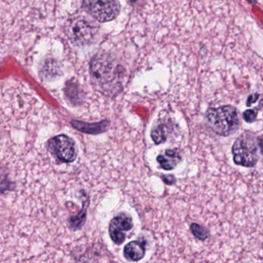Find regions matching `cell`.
<instances>
[{"mask_svg":"<svg viewBox=\"0 0 263 263\" xmlns=\"http://www.w3.org/2000/svg\"><path fill=\"white\" fill-rule=\"evenodd\" d=\"M50 153L64 163L73 162L77 158L74 141L67 135H58L48 141Z\"/></svg>","mask_w":263,"mask_h":263,"instance_id":"6","label":"cell"},{"mask_svg":"<svg viewBox=\"0 0 263 263\" xmlns=\"http://www.w3.org/2000/svg\"><path fill=\"white\" fill-rule=\"evenodd\" d=\"M89 203H90V200H89L88 195L85 192V199L83 200V207L81 212H79L78 215H73L69 218V227L71 230L74 231V232L75 231L80 230L85 224Z\"/></svg>","mask_w":263,"mask_h":263,"instance_id":"11","label":"cell"},{"mask_svg":"<svg viewBox=\"0 0 263 263\" xmlns=\"http://www.w3.org/2000/svg\"><path fill=\"white\" fill-rule=\"evenodd\" d=\"M72 126L80 132L89 135H98L105 132L109 127V122L107 121L98 123H85L83 121H72Z\"/></svg>","mask_w":263,"mask_h":263,"instance_id":"9","label":"cell"},{"mask_svg":"<svg viewBox=\"0 0 263 263\" xmlns=\"http://www.w3.org/2000/svg\"><path fill=\"white\" fill-rule=\"evenodd\" d=\"M161 178H162L163 181L168 185H172L176 182V179L173 175H163Z\"/></svg>","mask_w":263,"mask_h":263,"instance_id":"15","label":"cell"},{"mask_svg":"<svg viewBox=\"0 0 263 263\" xmlns=\"http://www.w3.org/2000/svg\"><path fill=\"white\" fill-rule=\"evenodd\" d=\"M259 147L261 149V154L263 155V138L259 140Z\"/></svg>","mask_w":263,"mask_h":263,"instance_id":"17","label":"cell"},{"mask_svg":"<svg viewBox=\"0 0 263 263\" xmlns=\"http://www.w3.org/2000/svg\"><path fill=\"white\" fill-rule=\"evenodd\" d=\"M258 111L255 109L246 110L243 114V118L247 123H252L256 120Z\"/></svg>","mask_w":263,"mask_h":263,"instance_id":"14","label":"cell"},{"mask_svg":"<svg viewBox=\"0 0 263 263\" xmlns=\"http://www.w3.org/2000/svg\"><path fill=\"white\" fill-rule=\"evenodd\" d=\"M209 127L220 136H229L235 133L240 125L238 110L231 105L209 108L206 113Z\"/></svg>","mask_w":263,"mask_h":263,"instance_id":"2","label":"cell"},{"mask_svg":"<svg viewBox=\"0 0 263 263\" xmlns=\"http://www.w3.org/2000/svg\"><path fill=\"white\" fill-rule=\"evenodd\" d=\"M146 241L140 239L127 243L124 249V256L130 261H138L145 255Z\"/></svg>","mask_w":263,"mask_h":263,"instance_id":"8","label":"cell"},{"mask_svg":"<svg viewBox=\"0 0 263 263\" xmlns=\"http://www.w3.org/2000/svg\"><path fill=\"white\" fill-rule=\"evenodd\" d=\"M83 7L99 22H108L118 16L121 6L117 1H84Z\"/></svg>","mask_w":263,"mask_h":263,"instance_id":"5","label":"cell"},{"mask_svg":"<svg viewBox=\"0 0 263 263\" xmlns=\"http://www.w3.org/2000/svg\"><path fill=\"white\" fill-rule=\"evenodd\" d=\"M258 97H259V95H258V93H254V95H250L247 101V106H250L251 104L255 103L258 100Z\"/></svg>","mask_w":263,"mask_h":263,"instance_id":"16","label":"cell"},{"mask_svg":"<svg viewBox=\"0 0 263 263\" xmlns=\"http://www.w3.org/2000/svg\"><path fill=\"white\" fill-rule=\"evenodd\" d=\"M181 161V155L176 150H166L164 154L158 155L157 158V161L161 168L165 171L173 170Z\"/></svg>","mask_w":263,"mask_h":263,"instance_id":"10","label":"cell"},{"mask_svg":"<svg viewBox=\"0 0 263 263\" xmlns=\"http://www.w3.org/2000/svg\"><path fill=\"white\" fill-rule=\"evenodd\" d=\"M65 33L73 44L84 45L91 42L98 33L96 24L84 18H74L67 21Z\"/></svg>","mask_w":263,"mask_h":263,"instance_id":"4","label":"cell"},{"mask_svg":"<svg viewBox=\"0 0 263 263\" xmlns=\"http://www.w3.org/2000/svg\"><path fill=\"white\" fill-rule=\"evenodd\" d=\"M190 230L194 237L199 241H204L210 238L211 234L209 229L198 223H192L190 226Z\"/></svg>","mask_w":263,"mask_h":263,"instance_id":"12","label":"cell"},{"mask_svg":"<svg viewBox=\"0 0 263 263\" xmlns=\"http://www.w3.org/2000/svg\"><path fill=\"white\" fill-rule=\"evenodd\" d=\"M134 223L130 215L121 212L112 218L109 224V235L114 243L123 244L126 239V232L132 230Z\"/></svg>","mask_w":263,"mask_h":263,"instance_id":"7","label":"cell"},{"mask_svg":"<svg viewBox=\"0 0 263 263\" xmlns=\"http://www.w3.org/2000/svg\"><path fill=\"white\" fill-rule=\"evenodd\" d=\"M92 81L104 93H116L122 89L124 70L109 55L98 54L90 65Z\"/></svg>","mask_w":263,"mask_h":263,"instance_id":"1","label":"cell"},{"mask_svg":"<svg viewBox=\"0 0 263 263\" xmlns=\"http://www.w3.org/2000/svg\"><path fill=\"white\" fill-rule=\"evenodd\" d=\"M232 151L237 165L252 167L258 162L256 143L250 134H242L234 143Z\"/></svg>","mask_w":263,"mask_h":263,"instance_id":"3","label":"cell"},{"mask_svg":"<svg viewBox=\"0 0 263 263\" xmlns=\"http://www.w3.org/2000/svg\"><path fill=\"white\" fill-rule=\"evenodd\" d=\"M152 138L155 144L164 143L167 139V128L164 125H159L155 127L152 132Z\"/></svg>","mask_w":263,"mask_h":263,"instance_id":"13","label":"cell"}]
</instances>
